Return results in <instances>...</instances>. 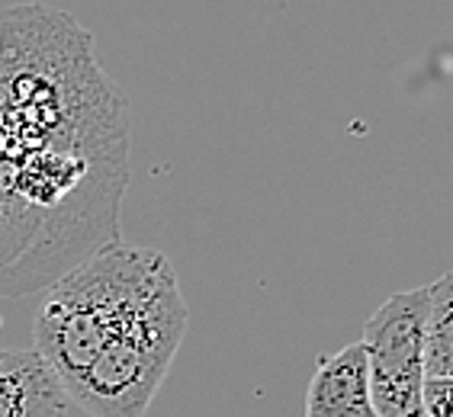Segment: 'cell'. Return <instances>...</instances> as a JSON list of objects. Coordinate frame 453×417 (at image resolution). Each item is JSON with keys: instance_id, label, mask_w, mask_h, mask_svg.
<instances>
[{"instance_id": "8992f818", "label": "cell", "mask_w": 453, "mask_h": 417, "mask_svg": "<svg viewBox=\"0 0 453 417\" xmlns=\"http://www.w3.org/2000/svg\"><path fill=\"white\" fill-rule=\"evenodd\" d=\"M305 417H376L364 344H350L315 366L305 391Z\"/></svg>"}, {"instance_id": "7a4b0ae2", "label": "cell", "mask_w": 453, "mask_h": 417, "mask_svg": "<svg viewBox=\"0 0 453 417\" xmlns=\"http://www.w3.org/2000/svg\"><path fill=\"white\" fill-rule=\"evenodd\" d=\"M171 283L177 273L161 251L106 244L49 289L35 315L33 350L71 391L116 324Z\"/></svg>"}, {"instance_id": "5b68a950", "label": "cell", "mask_w": 453, "mask_h": 417, "mask_svg": "<svg viewBox=\"0 0 453 417\" xmlns=\"http://www.w3.org/2000/svg\"><path fill=\"white\" fill-rule=\"evenodd\" d=\"M71 398L33 347L0 350V417H65Z\"/></svg>"}, {"instance_id": "52a82bcc", "label": "cell", "mask_w": 453, "mask_h": 417, "mask_svg": "<svg viewBox=\"0 0 453 417\" xmlns=\"http://www.w3.org/2000/svg\"><path fill=\"white\" fill-rule=\"evenodd\" d=\"M425 379H453V269L427 286Z\"/></svg>"}, {"instance_id": "6da1fadb", "label": "cell", "mask_w": 453, "mask_h": 417, "mask_svg": "<svg viewBox=\"0 0 453 417\" xmlns=\"http://www.w3.org/2000/svg\"><path fill=\"white\" fill-rule=\"evenodd\" d=\"M129 116L90 33L58 10L0 17V299L55 286L119 241Z\"/></svg>"}, {"instance_id": "ba28073f", "label": "cell", "mask_w": 453, "mask_h": 417, "mask_svg": "<svg viewBox=\"0 0 453 417\" xmlns=\"http://www.w3.org/2000/svg\"><path fill=\"white\" fill-rule=\"evenodd\" d=\"M425 414L453 417V379H425Z\"/></svg>"}, {"instance_id": "3957f363", "label": "cell", "mask_w": 453, "mask_h": 417, "mask_svg": "<svg viewBox=\"0 0 453 417\" xmlns=\"http://www.w3.org/2000/svg\"><path fill=\"white\" fill-rule=\"evenodd\" d=\"M187 302L180 283L165 286L113 328L96 357L68 391L71 405L90 417H142L167 379L187 334Z\"/></svg>"}, {"instance_id": "277c9868", "label": "cell", "mask_w": 453, "mask_h": 417, "mask_svg": "<svg viewBox=\"0 0 453 417\" xmlns=\"http://www.w3.org/2000/svg\"><path fill=\"white\" fill-rule=\"evenodd\" d=\"M427 286L386 299L364 324L366 375L376 417L425 414Z\"/></svg>"}]
</instances>
